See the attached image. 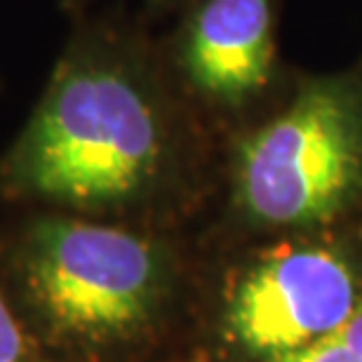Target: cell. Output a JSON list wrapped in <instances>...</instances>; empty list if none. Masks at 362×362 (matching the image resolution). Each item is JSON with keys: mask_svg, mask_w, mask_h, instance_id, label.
I'll use <instances>...</instances> for the list:
<instances>
[{"mask_svg": "<svg viewBox=\"0 0 362 362\" xmlns=\"http://www.w3.org/2000/svg\"><path fill=\"white\" fill-rule=\"evenodd\" d=\"M17 271L38 332L69 362H144L186 303L179 252L118 223L45 216L26 230Z\"/></svg>", "mask_w": 362, "mask_h": 362, "instance_id": "obj_1", "label": "cell"}, {"mask_svg": "<svg viewBox=\"0 0 362 362\" xmlns=\"http://www.w3.org/2000/svg\"><path fill=\"white\" fill-rule=\"evenodd\" d=\"M177 165L175 125L158 92L118 59L59 71L7 165L19 193L120 214L151 200Z\"/></svg>", "mask_w": 362, "mask_h": 362, "instance_id": "obj_2", "label": "cell"}, {"mask_svg": "<svg viewBox=\"0 0 362 362\" xmlns=\"http://www.w3.org/2000/svg\"><path fill=\"white\" fill-rule=\"evenodd\" d=\"M243 243L362 226V71L301 78L228 158Z\"/></svg>", "mask_w": 362, "mask_h": 362, "instance_id": "obj_3", "label": "cell"}, {"mask_svg": "<svg viewBox=\"0 0 362 362\" xmlns=\"http://www.w3.org/2000/svg\"><path fill=\"white\" fill-rule=\"evenodd\" d=\"M362 301V226L247 240L216 278L207 358L275 362L332 334Z\"/></svg>", "mask_w": 362, "mask_h": 362, "instance_id": "obj_4", "label": "cell"}, {"mask_svg": "<svg viewBox=\"0 0 362 362\" xmlns=\"http://www.w3.org/2000/svg\"><path fill=\"white\" fill-rule=\"evenodd\" d=\"M275 0H202L181 38L188 88L207 106L247 115L275 81Z\"/></svg>", "mask_w": 362, "mask_h": 362, "instance_id": "obj_5", "label": "cell"}, {"mask_svg": "<svg viewBox=\"0 0 362 362\" xmlns=\"http://www.w3.org/2000/svg\"><path fill=\"white\" fill-rule=\"evenodd\" d=\"M275 362H362V301L356 313L339 325L332 334Z\"/></svg>", "mask_w": 362, "mask_h": 362, "instance_id": "obj_6", "label": "cell"}, {"mask_svg": "<svg viewBox=\"0 0 362 362\" xmlns=\"http://www.w3.org/2000/svg\"><path fill=\"white\" fill-rule=\"evenodd\" d=\"M0 362H45L3 292H0Z\"/></svg>", "mask_w": 362, "mask_h": 362, "instance_id": "obj_7", "label": "cell"}]
</instances>
